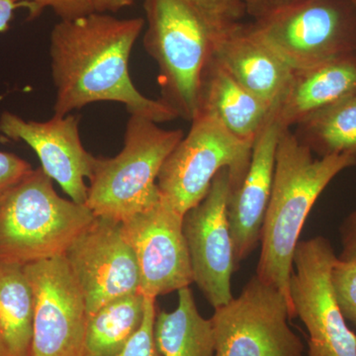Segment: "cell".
Masks as SVG:
<instances>
[{"label":"cell","mask_w":356,"mask_h":356,"mask_svg":"<svg viewBox=\"0 0 356 356\" xmlns=\"http://www.w3.org/2000/svg\"><path fill=\"white\" fill-rule=\"evenodd\" d=\"M95 13H117L133 6L134 0H90Z\"/></svg>","instance_id":"cell-30"},{"label":"cell","mask_w":356,"mask_h":356,"mask_svg":"<svg viewBox=\"0 0 356 356\" xmlns=\"http://www.w3.org/2000/svg\"><path fill=\"white\" fill-rule=\"evenodd\" d=\"M33 172L30 163L16 154L0 152V195Z\"/></svg>","instance_id":"cell-27"},{"label":"cell","mask_w":356,"mask_h":356,"mask_svg":"<svg viewBox=\"0 0 356 356\" xmlns=\"http://www.w3.org/2000/svg\"><path fill=\"white\" fill-rule=\"evenodd\" d=\"M215 356H304L284 295L254 275L238 298L214 309Z\"/></svg>","instance_id":"cell-8"},{"label":"cell","mask_w":356,"mask_h":356,"mask_svg":"<svg viewBox=\"0 0 356 356\" xmlns=\"http://www.w3.org/2000/svg\"><path fill=\"white\" fill-rule=\"evenodd\" d=\"M17 2L18 0H14ZM34 8V13L41 9H53L60 20L76 19L81 16L95 13L90 0H30Z\"/></svg>","instance_id":"cell-26"},{"label":"cell","mask_w":356,"mask_h":356,"mask_svg":"<svg viewBox=\"0 0 356 356\" xmlns=\"http://www.w3.org/2000/svg\"><path fill=\"white\" fill-rule=\"evenodd\" d=\"M273 107L243 88L211 56L201 79L197 113L214 117L236 138L254 144Z\"/></svg>","instance_id":"cell-18"},{"label":"cell","mask_w":356,"mask_h":356,"mask_svg":"<svg viewBox=\"0 0 356 356\" xmlns=\"http://www.w3.org/2000/svg\"><path fill=\"white\" fill-rule=\"evenodd\" d=\"M24 270L34 301L30 356H83L88 313L64 255L25 264Z\"/></svg>","instance_id":"cell-10"},{"label":"cell","mask_w":356,"mask_h":356,"mask_svg":"<svg viewBox=\"0 0 356 356\" xmlns=\"http://www.w3.org/2000/svg\"><path fill=\"white\" fill-rule=\"evenodd\" d=\"M0 132L13 140H23L36 153L42 170L57 182L70 200L86 205L88 179L95 156L84 149L79 117L53 116L46 122L26 121L6 111L0 116Z\"/></svg>","instance_id":"cell-14"},{"label":"cell","mask_w":356,"mask_h":356,"mask_svg":"<svg viewBox=\"0 0 356 356\" xmlns=\"http://www.w3.org/2000/svg\"><path fill=\"white\" fill-rule=\"evenodd\" d=\"M64 257L83 292L88 316L112 300L140 292L139 268L121 222L95 217Z\"/></svg>","instance_id":"cell-11"},{"label":"cell","mask_w":356,"mask_h":356,"mask_svg":"<svg viewBox=\"0 0 356 356\" xmlns=\"http://www.w3.org/2000/svg\"><path fill=\"white\" fill-rule=\"evenodd\" d=\"M140 275V292L156 299L193 283L184 216L163 198L121 222Z\"/></svg>","instance_id":"cell-13"},{"label":"cell","mask_w":356,"mask_h":356,"mask_svg":"<svg viewBox=\"0 0 356 356\" xmlns=\"http://www.w3.org/2000/svg\"><path fill=\"white\" fill-rule=\"evenodd\" d=\"M355 165L356 159L348 154L316 158L291 129L281 131L273 191L262 224L257 276L284 295L293 318L290 276L307 217L330 182Z\"/></svg>","instance_id":"cell-2"},{"label":"cell","mask_w":356,"mask_h":356,"mask_svg":"<svg viewBox=\"0 0 356 356\" xmlns=\"http://www.w3.org/2000/svg\"><path fill=\"white\" fill-rule=\"evenodd\" d=\"M177 292V308L156 314L154 337L159 353L161 356H215L212 321L198 311L191 288Z\"/></svg>","instance_id":"cell-19"},{"label":"cell","mask_w":356,"mask_h":356,"mask_svg":"<svg viewBox=\"0 0 356 356\" xmlns=\"http://www.w3.org/2000/svg\"><path fill=\"white\" fill-rule=\"evenodd\" d=\"M0 356H2V353H1V346H0Z\"/></svg>","instance_id":"cell-32"},{"label":"cell","mask_w":356,"mask_h":356,"mask_svg":"<svg viewBox=\"0 0 356 356\" xmlns=\"http://www.w3.org/2000/svg\"><path fill=\"white\" fill-rule=\"evenodd\" d=\"M297 139L318 156L348 154L356 159V95L296 126Z\"/></svg>","instance_id":"cell-22"},{"label":"cell","mask_w":356,"mask_h":356,"mask_svg":"<svg viewBox=\"0 0 356 356\" xmlns=\"http://www.w3.org/2000/svg\"><path fill=\"white\" fill-rule=\"evenodd\" d=\"M212 57L243 88L270 106L280 102L291 79V67L252 24L240 22L217 33Z\"/></svg>","instance_id":"cell-16"},{"label":"cell","mask_w":356,"mask_h":356,"mask_svg":"<svg viewBox=\"0 0 356 356\" xmlns=\"http://www.w3.org/2000/svg\"><path fill=\"white\" fill-rule=\"evenodd\" d=\"M293 70L356 50V0H297L252 23Z\"/></svg>","instance_id":"cell-7"},{"label":"cell","mask_w":356,"mask_h":356,"mask_svg":"<svg viewBox=\"0 0 356 356\" xmlns=\"http://www.w3.org/2000/svg\"><path fill=\"white\" fill-rule=\"evenodd\" d=\"M332 283L344 318L356 325V261L337 257L332 267Z\"/></svg>","instance_id":"cell-23"},{"label":"cell","mask_w":356,"mask_h":356,"mask_svg":"<svg viewBox=\"0 0 356 356\" xmlns=\"http://www.w3.org/2000/svg\"><path fill=\"white\" fill-rule=\"evenodd\" d=\"M140 292L122 296L88 316L83 356H113L139 329L144 317Z\"/></svg>","instance_id":"cell-21"},{"label":"cell","mask_w":356,"mask_h":356,"mask_svg":"<svg viewBox=\"0 0 356 356\" xmlns=\"http://www.w3.org/2000/svg\"><path fill=\"white\" fill-rule=\"evenodd\" d=\"M229 192V170L224 168L202 201L184 216L193 282L214 309L233 300L232 276L238 267L228 219Z\"/></svg>","instance_id":"cell-12"},{"label":"cell","mask_w":356,"mask_h":356,"mask_svg":"<svg viewBox=\"0 0 356 356\" xmlns=\"http://www.w3.org/2000/svg\"><path fill=\"white\" fill-rule=\"evenodd\" d=\"M145 25L140 17L120 19L108 13L56 24L50 46L54 116H67L91 103L117 102L130 115L158 124L178 118L161 99L140 93L131 79L129 60Z\"/></svg>","instance_id":"cell-1"},{"label":"cell","mask_w":356,"mask_h":356,"mask_svg":"<svg viewBox=\"0 0 356 356\" xmlns=\"http://www.w3.org/2000/svg\"><path fill=\"white\" fill-rule=\"evenodd\" d=\"M144 46L158 65L159 99L178 118L193 120L216 28L192 0H144Z\"/></svg>","instance_id":"cell-3"},{"label":"cell","mask_w":356,"mask_h":356,"mask_svg":"<svg viewBox=\"0 0 356 356\" xmlns=\"http://www.w3.org/2000/svg\"><path fill=\"white\" fill-rule=\"evenodd\" d=\"M95 216L60 197L41 168L0 195V259L25 264L64 255Z\"/></svg>","instance_id":"cell-4"},{"label":"cell","mask_w":356,"mask_h":356,"mask_svg":"<svg viewBox=\"0 0 356 356\" xmlns=\"http://www.w3.org/2000/svg\"><path fill=\"white\" fill-rule=\"evenodd\" d=\"M297 0H243L245 13L254 20L264 17L277 9L289 6Z\"/></svg>","instance_id":"cell-29"},{"label":"cell","mask_w":356,"mask_h":356,"mask_svg":"<svg viewBox=\"0 0 356 356\" xmlns=\"http://www.w3.org/2000/svg\"><path fill=\"white\" fill-rule=\"evenodd\" d=\"M252 144L238 139L208 114L197 113L191 128L165 159L158 177L161 198L184 216L202 201L215 177L228 168L234 193L250 165Z\"/></svg>","instance_id":"cell-6"},{"label":"cell","mask_w":356,"mask_h":356,"mask_svg":"<svg viewBox=\"0 0 356 356\" xmlns=\"http://www.w3.org/2000/svg\"><path fill=\"white\" fill-rule=\"evenodd\" d=\"M356 95V50L308 69L293 70L284 93L273 107L281 129L296 127L337 102Z\"/></svg>","instance_id":"cell-17"},{"label":"cell","mask_w":356,"mask_h":356,"mask_svg":"<svg viewBox=\"0 0 356 356\" xmlns=\"http://www.w3.org/2000/svg\"><path fill=\"white\" fill-rule=\"evenodd\" d=\"M156 122L131 115L124 146L113 158H95L89 177L88 206L95 217L123 222L161 199L158 177L165 159L184 138Z\"/></svg>","instance_id":"cell-5"},{"label":"cell","mask_w":356,"mask_h":356,"mask_svg":"<svg viewBox=\"0 0 356 356\" xmlns=\"http://www.w3.org/2000/svg\"><path fill=\"white\" fill-rule=\"evenodd\" d=\"M154 298L145 297L144 317L138 331L133 334L118 353L113 356H161L156 337L154 323L156 318V305Z\"/></svg>","instance_id":"cell-24"},{"label":"cell","mask_w":356,"mask_h":356,"mask_svg":"<svg viewBox=\"0 0 356 356\" xmlns=\"http://www.w3.org/2000/svg\"><path fill=\"white\" fill-rule=\"evenodd\" d=\"M273 108L252 144V156L242 184L229 194L228 219L236 266L261 242L264 216L273 191L276 151L281 131Z\"/></svg>","instance_id":"cell-15"},{"label":"cell","mask_w":356,"mask_h":356,"mask_svg":"<svg viewBox=\"0 0 356 356\" xmlns=\"http://www.w3.org/2000/svg\"><path fill=\"white\" fill-rule=\"evenodd\" d=\"M34 301L24 266L0 259L2 356H30Z\"/></svg>","instance_id":"cell-20"},{"label":"cell","mask_w":356,"mask_h":356,"mask_svg":"<svg viewBox=\"0 0 356 356\" xmlns=\"http://www.w3.org/2000/svg\"><path fill=\"white\" fill-rule=\"evenodd\" d=\"M16 7L17 4L14 0H0V32L8 30Z\"/></svg>","instance_id":"cell-31"},{"label":"cell","mask_w":356,"mask_h":356,"mask_svg":"<svg viewBox=\"0 0 356 356\" xmlns=\"http://www.w3.org/2000/svg\"><path fill=\"white\" fill-rule=\"evenodd\" d=\"M218 32L238 24L245 14L243 0H192Z\"/></svg>","instance_id":"cell-25"},{"label":"cell","mask_w":356,"mask_h":356,"mask_svg":"<svg viewBox=\"0 0 356 356\" xmlns=\"http://www.w3.org/2000/svg\"><path fill=\"white\" fill-rule=\"evenodd\" d=\"M341 236L343 250L337 257L341 261H356V211L344 220Z\"/></svg>","instance_id":"cell-28"},{"label":"cell","mask_w":356,"mask_h":356,"mask_svg":"<svg viewBox=\"0 0 356 356\" xmlns=\"http://www.w3.org/2000/svg\"><path fill=\"white\" fill-rule=\"evenodd\" d=\"M337 255L324 236L297 245L289 293L294 317L308 331V356H356V334L346 324L332 283Z\"/></svg>","instance_id":"cell-9"}]
</instances>
